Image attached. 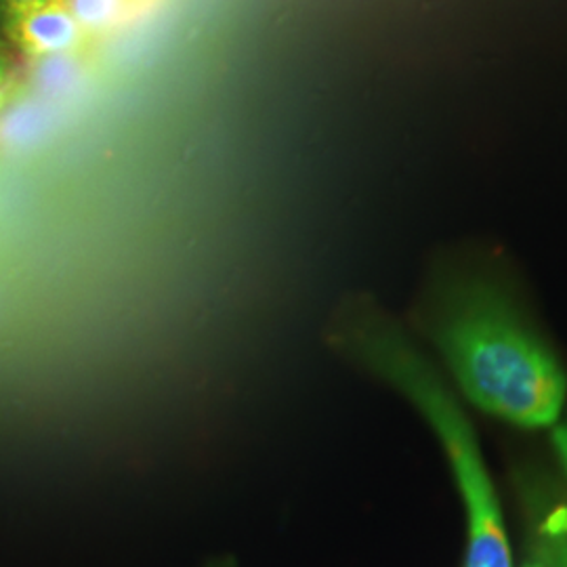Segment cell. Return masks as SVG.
Returning <instances> with one entry per match:
<instances>
[{"instance_id": "1", "label": "cell", "mask_w": 567, "mask_h": 567, "mask_svg": "<svg viewBox=\"0 0 567 567\" xmlns=\"http://www.w3.org/2000/svg\"><path fill=\"white\" fill-rule=\"evenodd\" d=\"M433 337L466 398L513 425H555L567 379L507 297L486 282L452 286L437 305Z\"/></svg>"}, {"instance_id": "2", "label": "cell", "mask_w": 567, "mask_h": 567, "mask_svg": "<svg viewBox=\"0 0 567 567\" xmlns=\"http://www.w3.org/2000/svg\"><path fill=\"white\" fill-rule=\"evenodd\" d=\"M355 351L425 414L440 435L466 511L465 567H513L507 527L477 435L446 383L393 326L364 320L351 334Z\"/></svg>"}, {"instance_id": "3", "label": "cell", "mask_w": 567, "mask_h": 567, "mask_svg": "<svg viewBox=\"0 0 567 567\" xmlns=\"http://www.w3.org/2000/svg\"><path fill=\"white\" fill-rule=\"evenodd\" d=\"M0 32L7 44L30 60L76 55L91 41L63 2L9 21Z\"/></svg>"}, {"instance_id": "4", "label": "cell", "mask_w": 567, "mask_h": 567, "mask_svg": "<svg viewBox=\"0 0 567 567\" xmlns=\"http://www.w3.org/2000/svg\"><path fill=\"white\" fill-rule=\"evenodd\" d=\"M152 0H63L81 23L89 39L114 32L131 23L150 7Z\"/></svg>"}, {"instance_id": "5", "label": "cell", "mask_w": 567, "mask_h": 567, "mask_svg": "<svg viewBox=\"0 0 567 567\" xmlns=\"http://www.w3.org/2000/svg\"><path fill=\"white\" fill-rule=\"evenodd\" d=\"M540 567H567V505L550 508L534 536V559Z\"/></svg>"}, {"instance_id": "6", "label": "cell", "mask_w": 567, "mask_h": 567, "mask_svg": "<svg viewBox=\"0 0 567 567\" xmlns=\"http://www.w3.org/2000/svg\"><path fill=\"white\" fill-rule=\"evenodd\" d=\"M61 2L63 0H0V28L9 21L18 20L21 16H28Z\"/></svg>"}, {"instance_id": "7", "label": "cell", "mask_w": 567, "mask_h": 567, "mask_svg": "<svg viewBox=\"0 0 567 567\" xmlns=\"http://www.w3.org/2000/svg\"><path fill=\"white\" fill-rule=\"evenodd\" d=\"M18 82V65L7 49H0V110L7 105Z\"/></svg>"}, {"instance_id": "8", "label": "cell", "mask_w": 567, "mask_h": 567, "mask_svg": "<svg viewBox=\"0 0 567 567\" xmlns=\"http://www.w3.org/2000/svg\"><path fill=\"white\" fill-rule=\"evenodd\" d=\"M553 447L557 452V458L564 466L567 475V419L564 423L553 425Z\"/></svg>"}, {"instance_id": "9", "label": "cell", "mask_w": 567, "mask_h": 567, "mask_svg": "<svg viewBox=\"0 0 567 567\" xmlns=\"http://www.w3.org/2000/svg\"><path fill=\"white\" fill-rule=\"evenodd\" d=\"M0 49H7V41H4V37H2V32H0Z\"/></svg>"}, {"instance_id": "10", "label": "cell", "mask_w": 567, "mask_h": 567, "mask_svg": "<svg viewBox=\"0 0 567 567\" xmlns=\"http://www.w3.org/2000/svg\"><path fill=\"white\" fill-rule=\"evenodd\" d=\"M526 567H540V566H538V564H536V561H529V564H527Z\"/></svg>"}]
</instances>
